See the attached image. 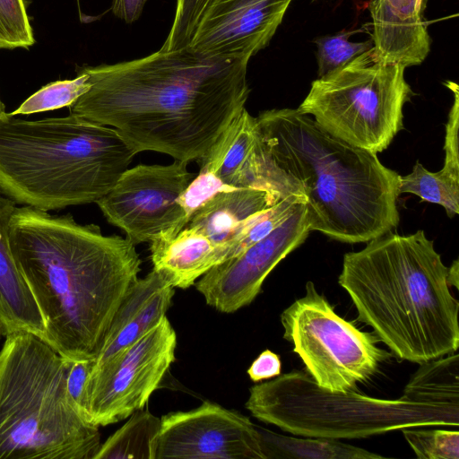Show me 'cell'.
Returning <instances> with one entry per match:
<instances>
[{"instance_id": "cell-1", "label": "cell", "mask_w": 459, "mask_h": 459, "mask_svg": "<svg viewBox=\"0 0 459 459\" xmlns=\"http://www.w3.org/2000/svg\"><path fill=\"white\" fill-rule=\"evenodd\" d=\"M246 56H203L187 48L79 69L91 87L69 113L113 127L136 152L200 160L245 108Z\"/></svg>"}, {"instance_id": "cell-2", "label": "cell", "mask_w": 459, "mask_h": 459, "mask_svg": "<svg viewBox=\"0 0 459 459\" xmlns=\"http://www.w3.org/2000/svg\"><path fill=\"white\" fill-rule=\"evenodd\" d=\"M8 244L45 325V342L70 361L93 360L142 261L126 238L73 215L16 206Z\"/></svg>"}, {"instance_id": "cell-3", "label": "cell", "mask_w": 459, "mask_h": 459, "mask_svg": "<svg viewBox=\"0 0 459 459\" xmlns=\"http://www.w3.org/2000/svg\"><path fill=\"white\" fill-rule=\"evenodd\" d=\"M264 150L289 186L305 200L310 231L362 243L399 224V174L376 153L325 131L298 109L256 117Z\"/></svg>"}, {"instance_id": "cell-4", "label": "cell", "mask_w": 459, "mask_h": 459, "mask_svg": "<svg viewBox=\"0 0 459 459\" xmlns=\"http://www.w3.org/2000/svg\"><path fill=\"white\" fill-rule=\"evenodd\" d=\"M447 267L424 230L392 231L343 255L338 282L357 320L370 326L399 361L422 364L456 352L459 302Z\"/></svg>"}, {"instance_id": "cell-5", "label": "cell", "mask_w": 459, "mask_h": 459, "mask_svg": "<svg viewBox=\"0 0 459 459\" xmlns=\"http://www.w3.org/2000/svg\"><path fill=\"white\" fill-rule=\"evenodd\" d=\"M137 154L111 126L69 113L0 116V193L42 211L96 203Z\"/></svg>"}, {"instance_id": "cell-6", "label": "cell", "mask_w": 459, "mask_h": 459, "mask_svg": "<svg viewBox=\"0 0 459 459\" xmlns=\"http://www.w3.org/2000/svg\"><path fill=\"white\" fill-rule=\"evenodd\" d=\"M72 361L27 331L0 350V459H94L99 427L67 389Z\"/></svg>"}, {"instance_id": "cell-7", "label": "cell", "mask_w": 459, "mask_h": 459, "mask_svg": "<svg viewBox=\"0 0 459 459\" xmlns=\"http://www.w3.org/2000/svg\"><path fill=\"white\" fill-rule=\"evenodd\" d=\"M246 407L263 422L310 437L364 438L406 428L459 425V403L332 392L320 387L306 369L253 385Z\"/></svg>"}, {"instance_id": "cell-8", "label": "cell", "mask_w": 459, "mask_h": 459, "mask_svg": "<svg viewBox=\"0 0 459 459\" xmlns=\"http://www.w3.org/2000/svg\"><path fill=\"white\" fill-rule=\"evenodd\" d=\"M404 70L373 47L315 80L297 109L331 135L377 154L403 128V106L414 95Z\"/></svg>"}, {"instance_id": "cell-9", "label": "cell", "mask_w": 459, "mask_h": 459, "mask_svg": "<svg viewBox=\"0 0 459 459\" xmlns=\"http://www.w3.org/2000/svg\"><path fill=\"white\" fill-rule=\"evenodd\" d=\"M283 338L293 345L316 384L332 392L357 390L391 353L377 346L373 332H363L335 313L312 281L306 294L281 315Z\"/></svg>"}, {"instance_id": "cell-10", "label": "cell", "mask_w": 459, "mask_h": 459, "mask_svg": "<svg viewBox=\"0 0 459 459\" xmlns=\"http://www.w3.org/2000/svg\"><path fill=\"white\" fill-rule=\"evenodd\" d=\"M176 347V333L165 316L134 343L92 364L82 393L84 419L100 428L143 409L174 362Z\"/></svg>"}, {"instance_id": "cell-11", "label": "cell", "mask_w": 459, "mask_h": 459, "mask_svg": "<svg viewBox=\"0 0 459 459\" xmlns=\"http://www.w3.org/2000/svg\"><path fill=\"white\" fill-rule=\"evenodd\" d=\"M187 164L175 160L169 165L127 169L96 204L134 245L159 236L174 237L186 223L178 198L196 176L187 170Z\"/></svg>"}, {"instance_id": "cell-12", "label": "cell", "mask_w": 459, "mask_h": 459, "mask_svg": "<svg viewBox=\"0 0 459 459\" xmlns=\"http://www.w3.org/2000/svg\"><path fill=\"white\" fill-rule=\"evenodd\" d=\"M155 459H265L249 418L219 404L160 418Z\"/></svg>"}, {"instance_id": "cell-13", "label": "cell", "mask_w": 459, "mask_h": 459, "mask_svg": "<svg viewBox=\"0 0 459 459\" xmlns=\"http://www.w3.org/2000/svg\"><path fill=\"white\" fill-rule=\"evenodd\" d=\"M309 232L306 207L299 203L264 238L211 268L195 288L209 306L222 313H233L256 298L269 273L305 241Z\"/></svg>"}, {"instance_id": "cell-14", "label": "cell", "mask_w": 459, "mask_h": 459, "mask_svg": "<svg viewBox=\"0 0 459 459\" xmlns=\"http://www.w3.org/2000/svg\"><path fill=\"white\" fill-rule=\"evenodd\" d=\"M292 0H210L187 49L251 58L271 41Z\"/></svg>"}, {"instance_id": "cell-15", "label": "cell", "mask_w": 459, "mask_h": 459, "mask_svg": "<svg viewBox=\"0 0 459 459\" xmlns=\"http://www.w3.org/2000/svg\"><path fill=\"white\" fill-rule=\"evenodd\" d=\"M197 161L201 171L212 174L229 187L296 195L266 153L256 117L245 108Z\"/></svg>"}, {"instance_id": "cell-16", "label": "cell", "mask_w": 459, "mask_h": 459, "mask_svg": "<svg viewBox=\"0 0 459 459\" xmlns=\"http://www.w3.org/2000/svg\"><path fill=\"white\" fill-rule=\"evenodd\" d=\"M426 0H371L374 49L381 59L404 68L420 65L430 50L424 20Z\"/></svg>"}, {"instance_id": "cell-17", "label": "cell", "mask_w": 459, "mask_h": 459, "mask_svg": "<svg viewBox=\"0 0 459 459\" xmlns=\"http://www.w3.org/2000/svg\"><path fill=\"white\" fill-rule=\"evenodd\" d=\"M174 288L152 270L128 288L92 360L99 364L134 343L166 316Z\"/></svg>"}, {"instance_id": "cell-18", "label": "cell", "mask_w": 459, "mask_h": 459, "mask_svg": "<svg viewBox=\"0 0 459 459\" xmlns=\"http://www.w3.org/2000/svg\"><path fill=\"white\" fill-rule=\"evenodd\" d=\"M282 198L278 193L265 189L230 188L207 200L194 212L185 227L204 234L214 244L217 251L236 237L248 218Z\"/></svg>"}, {"instance_id": "cell-19", "label": "cell", "mask_w": 459, "mask_h": 459, "mask_svg": "<svg viewBox=\"0 0 459 459\" xmlns=\"http://www.w3.org/2000/svg\"><path fill=\"white\" fill-rule=\"evenodd\" d=\"M149 243L152 270L174 289H187L218 264L214 244L189 227L174 237L159 236Z\"/></svg>"}, {"instance_id": "cell-20", "label": "cell", "mask_w": 459, "mask_h": 459, "mask_svg": "<svg viewBox=\"0 0 459 459\" xmlns=\"http://www.w3.org/2000/svg\"><path fill=\"white\" fill-rule=\"evenodd\" d=\"M16 204L0 193V317L11 333L27 331L45 341L43 318L8 244V223Z\"/></svg>"}, {"instance_id": "cell-21", "label": "cell", "mask_w": 459, "mask_h": 459, "mask_svg": "<svg viewBox=\"0 0 459 459\" xmlns=\"http://www.w3.org/2000/svg\"><path fill=\"white\" fill-rule=\"evenodd\" d=\"M262 452L265 459H378L381 455L333 438L291 437L261 427Z\"/></svg>"}, {"instance_id": "cell-22", "label": "cell", "mask_w": 459, "mask_h": 459, "mask_svg": "<svg viewBox=\"0 0 459 459\" xmlns=\"http://www.w3.org/2000/svg\"><path fill=\"white\" fill-rule=\"evenodd\" d=\"M100 445L94 459H155L160 418L138 410Z\"/></svg>"}, {"instance_id": "cell-23", "label": "cell", "mask_w": 459, "mask_h": 459, "mask_svg": "<svg viewBox=\"0 0 459 459\" xmlns=\"http://www.w3.org/2000/svg\"><path fill=\"white\" fill-rule=\"evenodd\" d=\"M457 352L420 364L403 395L430 402L459 403Z\"/></svg>"}, {"instance_id": "cell-24", "label": "cell", "mask_w": 459, "mask_h": 459, "mask_svg": "<svg viewBox=\"0 0 459 459\" xmlns=\"http://www.w3.org/2000/svg\"><path fill=\"white\" fill-rule=\"evenodd\" d=\"M399 193L413 194L423 201L439 204L450 218L459 212V179L441 169L430 172L419 161L410 174L399 175Z\"/></svg>"}, {"instance_id": "cell-25", "label": "cell", "mask_w": 459, "mask_h": 459, "mask_svg": "<svg viewBox=\"0 0 459 459\" xmlns=\"http://www.w3.org/2000/svg\"><path fill=\"white\" fill-rule=\"evenodd\" d=\"M89 76L78 69L71 80L56 81L46 84L26 99L12 115H30L70 107L89 91Z\"/></svg>"}, {"instance_id": "cell-26", "label": "cell", "mask_w": 459, "mask_h": 459, "mask_svg": "<svg viewBox=\"0 0 459 459\" xmlns=\"http://www.w3.org/2000/svg\"><path fill=\"white\" fill-rule=\"evenodd\" d=\"M354 31L320 37L315 40L317 47L316 59L318 78L330 74L343 67L354 58L371 49L373 41L352 42L349 38Z\"/></svg>"}, {"instance_id": "cell-27", "label": "cell", "mask_w": 459, "mask_h": 459, "mask_svg": "<svg viewBox=\"0 0 459 459\" xmlns=\"http://www.w3.org/2000/svg\"><path fill=\"white\" fill-rule=\"evenodd\" d=\"M404 438L420 459H459V431L403 429Z\"/></svg>"}, {"instance_id": "cell-28", "label": "cell", "mask_w": 459, "mask_h": 459, "mask_svg": "<svg viewBox=\"0 0 459 459\" xmlns=\"http://www.w3.org/2000/svg\"><path fill=\"white\" fill-rule=\"evenodd\" d=\"M35 43L24 0H0V49L29 48Z\"/></svg>"}, {"instance_id": "cell-29", "label": "cell", "mask_w": 459, "mask_h": 459, "mask_svg": "<svg viewBox=\"0 0 459 459\" xmlns=\"http://www.w3.org/2000/svg\"><path fill=\"white\" fill-rule=\"evenodd\" d=\"M210 0H176V11L171 29L160 48L178 51L187 48L200 18Z\"/></svg>"}, {"instance_id": "cell-30", "label": "cell", "mask_w": 459, "mask_h": 459, "mask_svg": "<svg viewBox=\"0 0 459 459\" xmlns=\"http://www.w3.org/2000/svg\"><path fill=\"white\" fill-rule=\"evenodd\" d=\"M230 188L212 174L200 170L178 198L186 214V222L195 211L215 194Z\"/></svg>"}, {"instance_id": "cell-31", "label": "cell", "mask_w": 459, "mask_h": 459, "mask_svg": "<svg viewBox=\"0 0 459 459\" xmlns=\"http://www.w3.org/2000/svg\"><path fill=\"white\" fill-rule=\"evenodd\" d=\"M445 85L454 92V104L448 115L445 135V161L441 170L455 179H459V153H458V120H459V94L458 85L447 81Z\"/></svg>"}, {"instance_id": "cell-32", "label": "cell", "mask_w": 459, "mask_h": 459, "mask_svg": "<svg viewBox=\"0 0 459 459\" xmlns=\"http://www.w3.org/2000/svg\"><path fill=\"white\" fill-rule=\"evenodd\" d=\"M281 362L280 357L270 350H264L252 362L247 375L254 382L275 377L281 374Z\"/></svg>"}, {"instance_id": "cell-33", "label": "cell", "mask_w": 459, "mask_h": 459, "mask_svg": "<svg viewBox=\"0 0 459 459\" xmlns=\"http://www.w3.org/2000/svg\"><path fill=\"white\" fill-rule=\"evenodd\" d=\"M91 367L92 360L72 361V365L67 376L68 393L78 406L81 412L82 393Z\"/></svg>"}, {"instance_id": "cell-34", "label": "cell", "mask_w": 459, "mask_h": 459, "mask_svg": "<svg viewBox=\"0 0 459 459\" xmlns=\"http://www.w3.org/2000/svg\"><path fill=\"white\" fill-rule=\"evenodd\" d=\"M148 0H113L111 11L113 14L126 23L136 22Z\"/></svg>"}, {"instance_id": "cell-35", "label": "cell", "mask_w": 459, "mask_h": 459, "mask_svg": "<svg viewBox=\"0 0 459 459\" xmlns=\"http://www.w3.org/2000/svg\"><path fill=\"white\" fill-rule=\"evenodd\" d=\"M446 281L448 286L459 288V262L455 259L451 266L447 267Z\"/></svg>"}, {"instance_id": "cell-36", "label": "cell", "mask_w": 459, "mask_h": 459, "mask_svg": "<svg viewBox=\"0 0 459 459\" xmlns=\"http://www.w3.org/2000/svg\"><path fill=\"white\" fill-rule=\"evenodd\" d=\"M10 330L4 321L0 317V339L5 337L10 333Z\"/></svg>"}, {"instance_id": "cell-37", "label": "cell", "mask_w": 459, "mask_h": 459, "mask_svg": "<svg viewBox=\"0 0 459 459\" xmlns=\"http://www.w3.org/2000/svg\"><path fill=\"white\" fill-rule=\"evenodd\" d=\"M4 112H5V108H4V105L0 98V116L3 115Z\"/></svg>"}]
</instances>
